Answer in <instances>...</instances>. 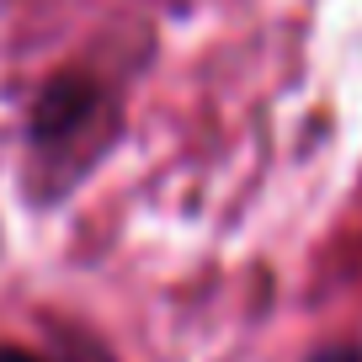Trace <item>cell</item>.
<instances>
[{"label": "cell", "mask_w": 362, "mask_h": 362, "mask_svg": "<svg viewBox=\"0 0 362 362\" xmlns=\"http://www.w3.org/2000/svg\"><path fill=\"white\" fill-rule=\"evenodd\" d=\"M117 139V96L90 69H59L37 86L27 107V149H33V181L75 187L107 144Z\"/></svg>", "instance_id": "1"}, {"label": "cell", "mask_w": 362, "mask_h": 362, "mask_svg": "<svg viewBox=\"0 0 362 362\" xmlns=\"http://www.w3.org/2000/svg\"><path fill=\"white\" fill-rule=\"evenodd\" d=\"M309 362H362V346H320Z\"/></svg>", "instance_id": "2"}, {"label": "cell", "mask_w": 362, "mask_h": 362, "mask_svg": "<svg viewBox=\"0 0 362 362\" xmlns=\"http://www.w3.org/2000/svg\"><path fill=\"white\" fill-rule=\"evenodd\" d=\"M0 362H43V357H33V351H22V346H0Z\"/></svg>", "instance_id": "3"}]
</instances>
